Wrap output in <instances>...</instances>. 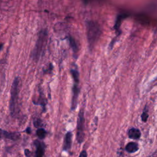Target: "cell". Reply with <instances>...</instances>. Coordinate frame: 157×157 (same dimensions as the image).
Segmentation results:
<instances>
[{
  "instance_id": "6da1fadb",
  "label": "cell",
  "mask_w": 157,
  "mask_h": 157,
  "mask_svg": "<svg viewBox=\"0 0 157 157\" xmlns=\"http://www.w3.org/2000/svg\"><path fill=\"white\" fill-rule=\"evenodd\" d=\"M86 33L87 39L90 49H92L101 34L99 25L93 21H88L86 22Z\"/></svg>"
},
{
  "instance_id": "7a4b0ae2",
  "label": "cell",
  "mask_w": 157,
  "mask_h": 157,
  "mask_svg": "<svg viewBox=\"0 0 157 157\" xmlns=\"http://www.w3.org/2000/svg\"><path fill=\"white\" fill-rule=\"evenodd\" d=\"M21 80L20 77H16L11 87V96L9 104V109L12 116H14L17 113V104L18 99V95L20 93Z\"/></svg>"
},
{
  "instance_id": "3957f363",
  "label": "cell",
  "mask_w": 157,
  "mask_h": 157,
  "mask_svg": "<svg viewBox=\"0 0 157 157\" xmlns=\"http://www.w3.org/2000/svg\"><path fill=\"white\" fill-rule=\"evenodd\" d=\"M47 40V32L46 30H42L39 34L38 38L33 50L32 56L34 60H37L41 54L42 53L44 49L45 48Z\"/></svg>"
},
{
  "instance_id": "277c9868",
  "label": "cell",
  "mask_w": 157,
  "mask_h": 157,
  "mask_svg": "<svg viewBox=\"0 0 157 157\" xmlns=\"http://www.w3.org/2000/svg\"><path fill=\"white\" fill-rule=\"evenodd\" d=\"M84 111L80 109L77 118V140L78 143L82 144L84 139Z\"/></svg>"
},
{
  "instance_id": "5b68a950",
  "label": "cell",
  "mask_w": 157,
  "mask_h": 157,
  "mask_svg": "<svg viewBox=\"0 0 157 157\" xmlns=\"http://www.w3.org/2000/svg\"><path fill=\"white\" fill-rule=\"evenodd\" d=\"M80 93V89L77 85V83H74L72 87V98L71 103V110H74L75 109L77 105V100L78 94Z\"/></svg>"
},
{
  "instance_id": "8992f818",
  "label": "cell",
  "mask_w": 157,
  "mask_h": 157,
  "mask_svg": "<svg viewBox=\"0 0 157 157\" xmlns=\"http://www.w3.org/2000/svg\"><path fill=\"white\" fill-rule=\"evenodd\" d=\"M72 144V134L71 132H67L64 137L63 150L67 151L71 148Z\"/></svg>"
},
{
  "instance_id": "52a82bcc",
  "label": "cell",
  "mask_w": 157,
  "mask_h": 157,
  "mask_svg": "<svg viewBox=\"0 0 157 157\" xmlns=\"http://www.w3.org/2000/svg\"><path fill=\"white\" fill-rule=\"evenodd\" d=\"M34 144L36 147V157H43L45 153V145L44 143L36 140Z\"/></svg>"
},
{
  "instance_id": "ba28073f",
  "label": "cell",
  "mask_w": 157,
  "mask_h": 157,
  "mask_svg": "<svg viewBox=\"0 0 157 157\" xmlns=\"http://www.w3.org/2000/svg\"><path fill=\"white\" fill-rule=\"evenodd\" d=\"M128 137L129 139H134V140H137L139 139L141 136V132L139 129L132 128L129 129L128 132Z\"/></svg>"
},
{
  "instance_id": "9c48e42d",
  "label": "cell",
  "mask_w": 157,
  "mask_h": 157,
  "mask_svg": "<svg viewBox=\"0 0 157 157\" xmlns=\"http://www.w3.org/2000/svg\"><path fill=\"white\" fill-rule=\"evenodd\" d=\"M125 150L129 153H135L139 150V145L136 142H130L126 145Z\"/></svg>"
},
{
  "instance_id": "30bf717a",
  "label": "cell",
  "mask_w": 157,
  "mask_h": 157,
  "mask_svg": "<svg viewBox=\"0 0 157 157\" xmlns=\"http://www.w3.org/2000/svg\"><path fill=\"white\" fill-rule=\"evenodd\" d=\"M71 74L74 78L75 83L78 84L79 83V72H78V71L75 69H71Z\"/></svg>"
},
{
  "instance_id": "8fae6325",
  "label": "cell",
  "mask_w": 157,
  "mask_h": 157,
  "mask_svg": "<svg viewBox=\"0 0 157 157\" xmlns=\"http://www.w3.org/2000/svg\"><path fill=\"white\" fill-rule=\"evenodd\" d=\"M46 131L43 128H39L37 131H36V134L37 136V137L40 139L42 140L44 139L45 136H46Z\"/></svg>"
},
{
  "instance_id": "7c38bea8",
  "label": "cell",
  "mask_w": 157,
  "mask_h": 157,
  "mask_svg": "<svg viewBox=\"0 0 157 157\" xmlns=\"http://www.w3.org/2000/svg\"><path fill=\"white\" fill-rule=\"evenodd\" d=\"M69 43H70V45H71V48H72L74 52V53L77 52L78 47H77V44H76L74 39L73 37H69Z\"/></svg>"
},
{
  "instance_id": "4fadbf2b",
  "label": "cell",
  "mask_w": 157,
  "mask_h": 157,
  "mask_svg": "<svg viewBox=\"0 0 157 157\" xmlns=\"http://www.w3.org/2000/svg\"><path fill=\"white\" fill-rule=\"evenodd\" d=\"M123 18H124V15H118V16L117 17V20H116V21H115V26H114L116 29H119V28H120V25H121V20L123 19Z\"/></svg>"
},
{
  "instance_id": "5bb4252c",
  "label": "cell",
  "mask_w": 157,
  "mask_h": 157,
  "mask_svg": "<svg viewBox=\"0 0 157 157\" xmlns=\"http://www.w3.org/2000/svg\"><path fill=\"white\" fill-rule=\"evenodd\" d=\"M148 118V110H147V106L145 107V109L144 110L143 113L141 115V119L142 121L144 122H146L147 121V119Z\"/></svg>"
},
{
  "instance_id": "9a60e30c",
  "label": "cell",
  "mask_w": 157,
  "mask_h": 157,
  "mask_svg": "<svg viewBox=\"0 0 157 157\" xmlns=\"http://www.w3.org/2000/svg\"><path fill=\"white\" fill-rule=\"evenodd\" d=\"M34 124L36 127H39L42 126V121L40 119H37L34 121Z\"/></svg>"
},
{
  "instance_id": "2e32d148",
  "label": "cell",
  "mask_w": 157,
  "mask_h": 157,
  "mask_svg": "<svg viewBox=\"0 0 157 157\" xmlns=\"http://www.w3.org/2000/svg\"><path fill=\"white\" fill-rule=\"evenodd\" d=\"M78 157H87V153L85 150H82Z\"/></svg>"
},
{
  "instance_id": "e0dca14e",
  "label": "cell",
  "mask_w": 157,
  "mask_h": 157,
  "mask_svg": "<svg viewBox=\"0 0 157 157\" xmlns=\"http://www.w3.org/2000/svg\"><path fill=\"white\" fill-rule=\"evenodd\" d=\"M25 155H26V156H30V154H31V152L29 151V150L25 149Z\"/></svg>"
},
{
  "instance_id": "ac0fdd59",
  "label": "cell",
  "mask_w": 157,
  "mask_h": 157,
  "mask_svg": "<svg viewBox=\"0 0 157 157\" xmlns=\"http://www.w3.org/2000/svg\"><path fill=\"white\" fill-rule=\"evenodd\" d=\"M4 137V130L0 129V139Z\"/></svg>"
},
{
  "instance_id": "d6986e66",
  "label": "cell",
  "mask_w": 157,
  "mask_h": 157,
  "mask_svg": "<svg viewBox=\"0 0 157 157\" xmlns=\"http://www.w3.org/2000/svg\"><path fill=\"white\" fill-rule=\"evenodd\" d=\"M147 157H156V151H155L153 154H151V155H150L148 156H147Z\"/></svg>"
},
{
  "instance_id": "ffe728a7",
  "label": "cell",
  "mask_w": 157,
  "mask_h": 157,
  "mask_svg": "<svg viewBox=\"0 0 157 157\" xmlns=\"http://www.w3.org/2000/svg\"><path fill=\"white\" fill-rule=\"evenodd\" d=\"M26 132L27 133H28V134H29V133H31V128H28L27 129H26Z\"/></svg>"
},
{
  "instance_id": "44dd1931",
  "label": "cell",
  "mask_w": 157,
  "mask_h": 157,
  "mask_svg": "<svg viewBox=\"0 0 157 157\" xmlns=\"http://www.w3.org/2000/svg\"><path fill=\"white\" fill-rule=\"evenodd\" d=\"M2 47H3V44H1V45H0V50L2 49Z\"/></svg>"
}]
</instances>
